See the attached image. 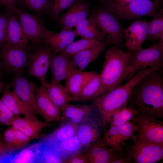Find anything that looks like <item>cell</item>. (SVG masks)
I'll use <instances>...</instances> for the list:
<instances>
[{"label":"cell","instance_id":"obj_1","mask_svg":"<svg viewBox=\"0 0 163 163\" xmlns=\"http://www.w3.org/2000/svg\"><path fill=\"white\" fill-rule=\"evenodd\" d=\"M146 75L134 88L128 102L139 112L155 119L163 117V81L160 68Z\"/></svg>","mask_w":163,"mask_h":163},{"label":"cell","instance_id":"obj_2","mask_svg":"<svg viewBox=\"0 0 163 163\" xmlns=\"http://www.w3.org/2000/svg\"><path fill=\"white\" fill-rule=\"evenodd\" d=\"M133 51L130 50L125 52L114 46L106 51L105 60L100 74L101 86L95 98L121 85L127 79L129 62Z\"/></svg>","mask_w":163,"mask_h":163},{"label":"cell","instance_id":"obj_3","mask_svg":"<svg viewBox=\"0 0 163 163\" xmlns=\"http://www.w3.org/2000/svg\"><path fill=\"white\" fill-rule=\"evenodd\" d=\"M162 65L142 69L124 85L119 86L96 98L95 104L101 113L107 117L110 118L117 111L126 107L133 90L138 83Z\"/></svg>","mask_w":163,"mask_h":163},{"label":"cell","instance_id":"obj_4","mask_svg":"<svg viewBox=\"0 0 163 163\" xmlns=\"http://www.w3.org/2000/svg\"><path fill=\"white\" fill-rule=\"evenodd\" d=\"M104 8L112 11L118 20H129L144 16L153 18L160 15L158 2L152 0H136L122 4L110 1L102 2Z\"/></svg>","mask_w":163,"mask_h":163},{"label":"cell","instance_id":"obj_5","mask_svg":"<svg viewBox=\"0 0 163 163\" xmlns=\"http://www.w3.org/2000/svg\"><path fill=\"white\" fill-rule=\"evenodd\" d=\"M163 59V37L158 43L147 48H142L133 50L129 62L127 79H130L142 69L162 65Z\"/></svg>","mask_w":163,"mask_h":163},{"label":"cell","instance_id":"obj_6","mask_svg":"<svg viewBox=\"0 0 163 163\" xmlns=\"http://www.w3.org/2000/svg\"><path fill=\"white\" fill-rule=\"evenodd\" d=\"M126 153L134 163H155L163 158V145L148 142L136 136Z\"/></svg>","mask_w":163,"mask_h":163},{"label":"cell","instance_id":"obj_7","mask_svg":"<svg viewBox=\"0 0 163 163\" xmlns=\"http://www.w3.org/2000/svg\"><path fill=\"white\" fill-rule=\"evenodd\" d=\"M32 45L16 47L5 44L0 46V57L3 66L8 71L21 74L28 65Z\"/></svg>","mask_w":163,"mask_h":163},{"label":"cell","instance_id":"obj_8","mask_svg":"<svg viewBox=\"0 0 163 163\" xmlns=\"http://www.w3.org/2000/svg\"><path fill=\"white\" fill-rule=\"evenodd\" d=\"M98 28L110 37L111 43L117 47L124 36L125 28L121 25L113 12L104 8L96 10L91 15Z\"/></svg>","mask_w":163,"mask_h":163},{"label":"cell","instance_id":"obj_9","mask_svg":"<svg viewBox=\"0 0 163 163\" xmlns=\"http://www.w3.org/2000/svg\"><path fill=\"white\" fill-rule=\"evenodd\" d=\"M40 43L37 46L33 47V51L30 54L28 65L29 75L39 80L41 85L46 81L52 53L50 47Z\"/></svg>","mask_w":163,"mask_h":163},{"label":"cell","instance_id":"obj_10","mask_svg":"<svg viewBox=\"0 0 163 163\" xmlns=\"http://www.w3.org/2000/svg\"><path fill=\"white\" fill-rule=\"evenodd\" d=\"M15 16L18 20L24 32L33 47L41 43L43 35L47 29L40 15L33 14L15 7Z\"/></svg>","mask_w":163,"mask_h":163},{"label":"cell","instance_id":"obj_11","mask_svg":"<svg viewBox=\"0 0 163 163\" xmlns=\"http://www.w3.org/2000/svg\"><path fill=\"white\" fill-rule=\"evenodd\" d=\"M139 112L132 120L136 124L138 136L145 141L163 145V123Z\"/></svg>","mask_w":163,"mask_h":163},{"label":"cell","instance_id":"obj_12","mask_svg":"<svg viewBox=\"0 0 163 163\" xmlns=\"http://www.w3.org/2000/svg\"><path fill=\"white\" fill-rule=\"evenodd\" d=\"M99 120L94 111L77 125L76 135L84 149L101 140Z\"/></svg>","mask_w":163,"mask_h":163},{"label":"cell","instance_id":"obj_13","mask_svg":"<svg viewBox=\"0 0 163 163\" xmlns=\"http://www.w3.org/2000/svg\"><path fill=\"white\" fill-rule=\"evenodd\" d=\"M8 87L13 88V91L19 98L38 113L35 91L38 88L21 74H16Z\"/></svg>","mask_w":163,"mask_h":163},{"label":"cell","instance_id":"obj_14","mask_svg":"<svg viewBox=\"0 0 163 163\" xmlns=\"http://www.w3.org/2000/svg\"><path fill=\"white\" fill-rule=\"evenodd\" d=\"M38 113L48 122L64 120L60 110L49 97L44 85L38 88L35 95Z\"/></svg>","mask_w":163,"mask_h":163},{"label":"cell","instance_id":"obj_15","mask_svg":"<svg viewBox=\"0 0 163 163\" xmlns=\"http://www.w3.org/2000/svg\"><path fill=\"white\" fill-rule=\"evenodd\" d=\"M54 124L46 121H40L35 117L26 116L22 117L19 116H15L11 126L33 140L41 137V132L44 128Z\"/></svg>","mask_w":163,"mask_h":163},{"label":"cell","instance_id":"obj_16","mask_svg":"<svg viewBox=\"0 0 163 163\" xmlns=\"http://www.w3.org/2000/svg\"><path fill=\"white\" fill-rule=\"evenodd\" d=\"M76 37L75 30L72 29L62 30L59 33L46 29L43 35L40 43L48 46L53 53L57 54L73 41Z\"/></svg>","mask_w":163,"mask_h":163},{"label":"cell","instance_id":"obj_17","mask_svg":"<svg viewBox=\"0 0 163 163\" xmlns=\"http://www.w3.org/2000/svg\"><path fill=\"white\" fill-rule=\"evenodd\" d=\"M89 11L87 3L76 0L67 11L59 17L57 20L62 30L72 29L78 22L86 18Z\"/></svg>","mask_w":163,"mask_h":163},{"label":"cell","instance_id":"obj_18","mask_svg":"<svg viewBox=\"0 0 163 163\" xmlns=\"http://www.w3.org/2000/svg\"><path fill=\"white\" fill-rule=\"evenodd\" d=\"M50 69L51 74V82L66 80L73 72L78 69L69 57L53 53Z\"/></svg>","mask_w":163,"mask_h":163},{"label":"cell","instance_id":"obj_19","mask_svg":"<svg viewBox=\"0 0 163 163\" xmlns=\"http://www.w3.org/2000/svg\"><path fill=\"white\" fill-rule=\"evenodd\" d=\"M149 23L146 21L137 20L125 28V45L128 49L134 50L142 48L147 38Z\"/></svg>","mask_w":163,"mask_h":163},{"label":"cell","instance_id":"obj_20","mask_svg":"<svg viewBox=\"0 0 163 163\" xmlns=\"http://www.w3.org/2000/svg\"><path fill=\"white\" fill-rule=\"evenodd\" d=\"M111 43L110 38L108 35L107 38L102 40L97 44L72 56L71 59L79 70L83 71Z\"/></svg>","mask_w":163,"mask_h":163},{"label":"cell","instance_id":"obj_21","mask_svg":"<svg viewBox=\"0 0 163 163\" xmlns=\"http://www.w3.org/2000/svg\"><path fill=\"white\" fill-rule=\"evenodd\" d=\"M41 144L53 152L64 161V163L84 149L76 134L58 143L48 145Z\"/></svg>","mask_w":163,"mask_h":163},{"label":"cell","instance_id":"obj_22","mask_svg":"<svg viewBox=\"0 0 163 163\" xmlns=\"http://www.w3.org/2000/svg\"><path fill=\"white\" fill-rule=\"evenodd\" d=\"M40 146L39 141L21 149L13 151L7 150L0 158H6V162L8 163H35Z\"/></svg>","mask_w":163,"mask_h":163},{"label":"cell","instance_id":"obj_23","mask_svg":"<svg viewBox=\"0 0 163 163\" xmlns=\"http://www.w3.org/2000/svg\"><path fill=\"white\" fill-rule=\"evenodd\" d=\"M3 92L0 99L15 116L22 115L37 117L34 110L21 100L13 91H11L7 85Z\"/></svg>","mask_w":163,"mask_h":163},{"label":"cell","instance_id":"obj_24","mask_svg":"<svg viewBox=\"0 0 163 163\" xmlns=\"http://www.w3.org/2000/svg\"><path fill=\"white\" fill-rule=\"evenodd\" d=\"M118 152L105 145L101 140L82 151L89 163H110Z\"/></svg>","mask_w":163,"mask_h":163},{"label":"cell","instance_id":"obj_25","mask_svg":"<svg viewBox=\"0 0 163 163\" xmlns=\"http://www.w3.org/2000/svg\"><path fill=\"white\" fill-rule=\"evenodd\" d=\"M61 123L53 131L41 138L39 141L42 144L48 145L58 143L76 134L77 125L67 120Z\"/></svg>","mask_w":163,"mask_h":163},{"label":"cell","instance_id":"obj_26","mask_svg":"<svg viewBox=\"0 0 163 163\" xmlns=\"http://www.w3.org/2000/svg\"><path fill=\"white\" fill-rule=\"evenodd\" d=\"M28 42L17 18L9 14L6 44L13 46L29 47L31 45Z\"/></svg>","mask_w":163,"mask_h":163},{"label":"cell","instance_id":"obj_27","mask_svg":"<svg viewBox=\"0 0 163 163\" xmlns=\"http://www.w3.org/2000/svg\"><path fill=\"white\" fill-rule=\"evenodd\" d=\"M42 85L44 86L49 97L60 111L70 102L78 101L69 94L60 82L48 83L46 81Z\"/></svg>","mask_w":163,"mask_h":163},{"label":"cell","instance_id":"obj_28","mask_svg":"<svg viewBox=\"0 0 163 163\" xmlns=\"http://www.w3.org/2000/svg\"><path fill=\"white\" fill-rule=\"evenodd\" d=\"M92 72H84L77 70L73 72L66 79L65 86L69 94L77 101L82 90Z\"/></svg>","mask_w":163,"mask_h":163},{"label":"cell","instance_id":"obj_29","mask_svg":"<svg viewBox=\"0 0 163 163\" xmlns=\"http://www.w3.org/2000/svg\"><path fill=\"white\" fill-rule=\"evenodd\" d=\"M95 108L93 103L88 105H73L68 103L60 111L64 120L78 125L88 115L94 111Z\"/></svg>","mask_w":163,"mask_h":163},{"label":"cell","instance_id":"obj_30","mask_svg":"<svg viewBox=\"0 0 163 163\" xmlns=\"http://www.w3.org/2000/svg\"><path fill=\"white\" fill-rule=\"evenodd\" d=\"M74 27L76 36L82 38L102 40L106 34L99 30L92 16L79 21Z\"/></svg>","mask_w":163,"mask_h":163},{"label":"cell","instance_id":"obj_31","mask_svg":"<svg viewBox=\"0 0 163 163\" xmlns=\"http://www.w3.org/2000/svg\"><path fill=\"white\" fill-rule=\"evenodd\" d=\"M101 140L106 146L110 147L118 152L122 151L123 148L121 145L123 142L120 126L110 127L104 134Z\"/></svg>","mask_w":163,"mask_h":163},{"label":"cell","instance_id":"obj_32","mask_svg":"<svg viewBox=\"0 0 163 163\" xmlns=\"http://www.w3.org/2000/svg\"><path fill=\"white\" fill-rule=\"evenodd\" d=\"M101 85L100 75L92 72L82 90L79 98L80 101L95 98Z\"/></svg>","mask_w":163,"mask_h":163},{"label":"cell","instance_id":"obj_33","mask_svg":"<svg viewBox=\"0 0 163 163\" xmlns=\"http://www.w3.org/2000/svg\"><path fill=\"white\" fill-rule=\"evenodd\" d=\"M101 40L85 38L73 41L58 54L68 57L75 54L99 43Z\"/></svg>","mask_w":163,"mask_h":163},{"label":"cell","instance_id":"obj_34","mask_svg":"<svg viewBox=\"0 0 163 163\" xmlns=\"http://www.w3.org/2000/svg\"><path fill=\"white\" fill-rule=\"evenodd\" d=\"M53 0H17L20 7L30 10L40 15L49 14Z\"/></svg>","mask_w":163,"mask_h":163},{"label":"cell","instance_id":"obj_35","mask_svg":"<svg viewBox=\"0 0 163 163\" xmlns=\"http://www.w3.org/2000/svg\"><path fill=\"white\" fill-rule=\"evenodd\" d=\"M139 112L137 109L130 105L117 110L112 116L110 127L121 126L130 122Z\"/></svg>","mask_w":163,"mask_h":163},{"label":"cell","instance_id":"obj_36","mask_svg":"<svg viewBox=\"0 0 163 163\" xmlns=\"http://www.w3.org/2000/svg\"><path fill=\"white\" fill-rule=\"evenodd\" d=\"M163 37V17L160 15L149 22L147 38L156 41Z\"/></svg>","mask_w":163,"mask_h":163},{"label":"cell","instance_id":"obj_37","mask_svg":"<svg viewBox=\"0 0 163 163\" xmlns=\"http://www.w3.org/2000/svg\"><path fill=\"white\" fill-rule=\"evenodd\" d=\"M35 163H64V161L49 149L42 145L40 142L39 151Z\"/></svg>","mask_w":163,"mask_h":163},{"label":"cell","instance_id":"obj_38","mask_svg":"<svg viewBox=\"0 0 163 163\" xmlns=\"http://www.w3.org/2000/svg\"><path fill=\"white\" fill-rule=\"evenodd\" d=\"M76 0H53L52 5L49 14L51 18L57 21L64 10L69 7Z\"/></svg>","mask_w":163,"mask_h":163},{"label":"cell","instance_id":"obj_39","mask_svg":"<svg viewBox=\"0 0 163 163\" xmlns=\"http://www.w3.org/2000/svg\"><path fill=\"white\" fill-rule=\"evenodd\" d=\"M4 141L7 149L9 151L16 150V142L14 129L12 126L4 132Z\"/></svg>","mask_w":163,"mask_h":163},{"label":"cell","instance_id":"obj_40","mask_svg":"<svg viewBox=\"0 0 163 163\" xmlns=\"http://www.w3.org/2000/svg\"><path fill=\"white\" fill-rule=\"evenodd\" d=\"M15 116L0 99V123L11 126Z\"/></svg>","mask_w":163,"mask_h":163},{"label":"cell","instance_id":"obj_41","mask_svg":"<svg viewBox=\"0 0 163 163\" xmlns=\"http://www.w3.org/2000/svg\"><path fill=\"white\" fill-rule=\"evenodd\" d=\"M9 15L0 14V46L6 43Z\"/></svg>","mask_w":163,"mask_h":163},{"label":"cell","instance_id":"obj_42","mask_svg":"<svg viewBox=\"0 0 163 163\" xmlns=\"http://www.w3.org/2000/svg\"><path fill=\"white\" fill-rule=\"evenodd\" d=\"M14 129L16 142V150L25 147L32 139L21 132Z\"/></svg>","mask_w":163,"mask_h":163},{"label":"cell","instance_id":"obj_43","mask_svg":"<svg viewBox=\"0 0 163 163\" xmlns=\"http://www.w3.org/2000/svg\"><path fill=\"white\" fill-rule=\"evenodd\" d=\"M132 162L131 158L126 153L122 151L118 152L110 163H131Z\"/></svg>","mask_w":163,"mask_h":163},{"label":"cell","instance_id":"obj_44","mask_svg":"<svg viewBox=\"0 0 163 163\" xmlns=\"http://www.w3.org/2000/svg\"><path fill=\"white\" fill-rule=\"evenodd\" d=\"M17 0H0V5L4 7L9 15H15V4Z\"/></svg>","mask_w":163,"mask_h":163},{"label":"cell","instance_id":"obj_45","mask_svg":"<svg viewBox=\"0 0 163 163\" xmlns=\"http://www.w3.org/2000/svg\"><path fill=\"white\" fill-rule=\"evenodd\" d=\"M65 163H88V160L82 151L78 152L69 160Z\"/></svg>","mask_w":163,"mask_h":163},{"label":"cell","instance_id":"obj_46","mask_svg":"<svg viewBox=\"0 0 163 163\" xmlns=\"http://www.w3.org/2000/svg\"><path fill=\"white\" fill-rule=\"evenodd\" d=\"M99 1L103 2L104 1H110L116 2L120 4H125L129 3L136 0H97Z\"/></svg>","mask_w":163,"mask_h":163},{"label":"cell","instance_id":"obj_47","mask_svg":"<svg viewBox=\"0 0 163 163\" xmlns=\"http://www.w3.org/2000/svg\"><path fill=\"white\" fill-rule=\"evenodd\" d=\"M7 150L5 142L0 139V156Z\"/></svg>","mask_w":163,"mask_h":163},{"label":"cell","instance_id":"obj_48","mask_svg":"<svg viewBox=\"0 0 163 163\" xmlns=\"http://www.w3.org/2000/svg\"><path fill=\"white\" fill-rule=\"evenodd\" d=\"M7 86L3 82L0 81V92L5 89Z\"/></svg>","mask_w":163,"mask_h":163},{"label":"cell","instance_id":"obj_49","mask_svg":"<svg viewBox=\"0 0 163 163\" xmlns=\"http://www.w3.org/2000/svg\"><path fill=\"white\" fill-rule=\"evenodd\" d=\"M1 64L0 62V77L2 76V65Z\"/></svg>","mask_w":163,"mask_h":163},{"label":"cell","instance_id":"obj_50","mask_svg":"<svg viewBox=\"0 0 163 163\" xmlns=\"http://www.w3.org/2000/svg\"></svg>","mask_w":163,"mask_h":163}]
</instances>
